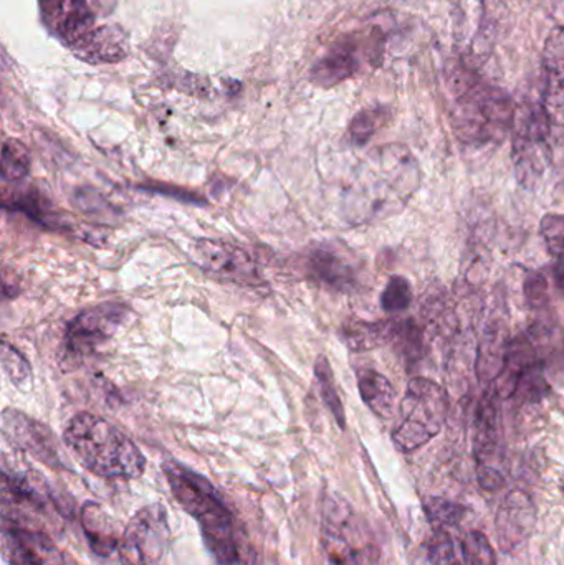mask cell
Segmentation results:
<instances>
[{
	"label": "cell",
	"instance_id": "6da1fadb",
	"mask_svg": "<svg viewBox=\"0 0 564 565\" xmlns=\"http://www.w3.org/2000/svg\"><path fill=\"white\" fill-rule=\"evenodd\" d=\"M66 447L83 468L105 480H136L146 470L138 445L98 415L82 412L66 425Z\"/></svg>",
	"mask_w": 564,
	"mask_h": 565
},
{
	"label": "cell",
	"instance_id": "7a4b0ae2",
	"mask_svg": "<svg viewBox=\"0 0 564 565\" xmlns=\"http://www.w3.org/2000/svg\"><path fill=\"white\" fill-rule=\"evenodd\" d=\"M162 468L179 507L201 524L202 540L214 559L222 565L237 563L234 518L214 484L174 460L166 461Z\"/></svg>",
	"mask_w": 564,
	"mask_h": 565
},
{
	"label": "cell",
	"instance_id": "3957f363",
	"mask_svg": "<svg viewBox=\"0 0 564 565\" xmlns=\"http://www.w3.org/2000/svg\"><path fill=\"white\" fill-rule=\"evenodd\" d=\"M46 29L88 63H116L128 55V40L118 26L96 25L86 0H39Z\"/></svg>",
	"mask_w": 564,
	"mask_h": 565
},
{
	"label": "cell",
	"instance_id": "277c9868",
	"mask_svg": "<svg viewBox=\"0 0 564 565\" xmlns=\"http://www.w3.org/2000/svg\"><path fill=\"white\" fill-rule=\"evenodd\" d=\"M515 106L497 86L479 79L457 93L453 111L454 131L467 145L502 141L513 126Z\"/></svg>",
	"mask_w": 564,
	"mask_h": 565
},
{
	"label": "cell",
	"instance_id": "5b68a950",
	"mask_svg": "<svg viewBox=\"0 0 564 565\" xmlns=\"http://www.w3.org/2000/svg\"><path fill=\"white\" fill-rule=\"evenodd\" d=\"M447 411V392L437 382L414 377L401 405L403 422L393 434L397 450L411 454L433 440L446 422Z\"/></svg>",
	"mask_w": 564,
	"mask_h": 565
},
{
	"label": "cell",
	"instance_id": "8992f818",
	"mask_svg": "<svg viewBox=\"0 0 564 565\" xmlns=\"http://www.w3.org/2000/svg\"><path fill=\"white\" fill-rule=\"evenodd\" d=\"M129 308L118 302H105L79 312L65 332L63 367H78L96 349L111 341L113 335L128 321Z\"/></svg>",
	"mask_w": 564,
	"mask_h": 565
},
{
	"label": "cell",
	"instance_id": "52a82bcc",
	"mask_svg": "<svg viewBox=\"0 0 564 565\" xmlns=\"http://www.w3.org/2000/svg\"><path fill=\"white\" fill-rule=\"evenodd\" d=\"M171 540L164 504H149L131 518L118 547L121 565H152L164 556Z\"/></svg>",
	"mask_w": 564,
	"mask_h": 565
},
{
	"label": "cell",
	"instance_id": "ba28073f",
	"mask_svg": "<svg viewBox=\"0 0 564 565\" xmlns=\"http://www.w3.org/2000/svg\"><path fill=\"white\" fill-rule=\"evenodd\" d=\"M384 36L380 30L353 33L334 43L323 58L318 60L311 76L321 86H333L360 72L361 66L377 62L383 53Z\"/></svg>",
	"mask_w": 564,
	"mask_h": 565
},
{
	"label": "cell",
	"instance_id": "9c48e42d",
	"mask_svg": "<svg viewBox=\"0 0 564 565\" xmlns=\"http://www.w3.org/2000/svg\"><path fill=\"white\" fill-rule=\"evenodd\" d=\"M2 557L10 565H75L40 527L2 524Z\"/></svg>",
	"mask_w": 564,
	"mask_h": 565
},
{
	"label": "cell",
	"instance_id": "30bf717a",
	"mask_svg": "<svg viewBox=\"0 0 564 565\" xmlns=\"http://www.w3.org/2000/svg\"><path fill=\"white\" fill-rule=\"evenodd\" d=\"M194 257L202 270L219 280L237 282V285H257V267L244 248L228 242L201 238L195 242Z\"/></svg>",
	"mask_w": 564,
	"mask_h": 565
},
{
	"label": "cell",
	"instance_id": "8fae6325",
	"mask_svg": "<svg viewBox=\"0 0 564 565\" xmlns=\"http://www.w3.org/2000/svg\"><path fill=\"white\" fill-rule=\"evenodd\" d=\"M2 434L19 450L25 451L52 470H63L58 445L45 425L33 420L23 412L6 408L2 414Z\"/></svg>",
	"mask_w": 564,
	"mask_h": 565
},
{
	"label": "cell",
	"instance_id": "7c38bea8",
	"mask_svg": "<svg viewBox=\"0 0 564 565\" xmlns=\"http://www.w3.org/2000/svg\"><path fill=\"white\" fill-rule=\"evenodd\" d=\"M536 524V507L525 491L507 494L496 518V536L503 553H513L532 536Z\"/></svg>",
	"mask_w": 564,
	"mask_h": 565
},
{
	"label": "cell",
	"instance_id": "4fadbf2b",
	"mask_svg": "<svg viewBox=\"0 0 564 565\" xmlns=\"http://www.w3.org/2000/svg\"><path fill=\"white\" fill-rule=\"evenodd\" d=\"M79 523L96 556L108 557L118 551L123 533L119 534L116 521L99 504L86 501L79 511Z\"/></svg>",
	"mask_w": 564,
	"mask_h": 565
},
{
	"label": "cell",
	"instance_id": "5bb4252c",
	"mask_svg": "<svg viewBox=\"0 0 564 565\" xmlns=\"http://www.w3.org/2000/svg\"><path fill=\"white\" fill-rule=\"evenodd\" d=\"M510 344L512 341L506 326L497 322L487 329L480 342L479 359H477V375L482 384H490L500 377L509 359Z\"/></svg>",
	"mask_w": 564,
	"mask_h": 565
},
{
	"label": "cell",
	"instance_id": "9a60e30c",
	"mask_svg": "<svg viewBox=\"0 0 564 565\" xmlns=\"http://www.w3.org/2000/svg\"><path fill=\"white\" fill-rule=\"evenodd\" d=\"M502 441L499 405L493 398H486L480 404L473 424V455L477 465H487L496 458Z\"/></svg>",
	"mask_w": 564,
	"mask_h": 565
},
{
	"label": "cell",
	"instance_id": "2e32d148",
	"mask_svg": "<svg viewBox=\"0 0 564 565\" xmlns=\"http://www.w3.org/2000/svg\"><path fill=\"white\" fill-rule=\"evenodd\" d=\"M358 387H360L361 398L373 414L381 418H390L393 415L396 391L386 375L374 369H361L358 372Z\"/></svg>",
	"mask_w": 564,
	"mask_h": 565
},
{
	"label": "cell",
	"instance_id": "e0dca14e",
	"mask_svg": "<svg viewBox=\"0 0 564 565\" xmlns=\"http://www.w3.org/2000/svg\"><path fill=\"white\" fill-rule=\"evenodd\" d=\"M396 321H361L353 319L341 326V339L351 351H371L381 348L393 339Z\"/></svg>",
	"mask_w": 564,
	"mask_h": 565
},
{
	"label": "cell",
	"instance_id": "ac0fdd59",
	"mask_svg": "<svg viewBox=\"0 0 564 565\" xmlns=\"http://www.w3.org/2000/svg\"><path fill=\"white\" fill-rule=\"evenodd\" d=\"M311 271L317 280L327 282L331 288L348 289L357 282V268L344 255L330 248H320L311 257Z\"/></svg>",
	"mask_w": 564,
	"mask_h": 565
},
{
	"label": "cell",
	"instance_id": "d6986e66",
	"mask_svg": "<svg viewBox=\"0 0 564 565\" xmlns=\"http://www.w3.org/2000/svg\"><path fill=\"white\" fill-rule=\"evenodd\" d=\"M3 207L10 209V211L23 212V214L29 215L30 218L45 225V227H58L62 224V218L56 215L52 202L46 201L40 192L33 191V189L23 192V194H12L10 201H3Z\"/></svg>",
	"mask_w": 564,
	"mask_h": 565
},
{
	"label": "cell",
	"instance_id": "ffe728a7",
	"mask_svg": "<svg viewBox=\"0 0 564 565\" xmlns=\"http://www.w3.org/2000/svg\"><path fill=\"white\" fill-rule=\"evenodd\" d=\"M545 72L549 92L553 96L564 92V26L553 30L546 40Z\"/></svg>",
	"mask_w": 564,
	"mask_h": 565
},
{
	"label": "cell",
	"instance_id": "44dd1931",
	"mask_svg": "<svg viewBox=\"0 0 564 565\" xmlns=\"http://www.w3.org/2000/svg\"><path fill=\"white\" fill-rule=\"evenodd\" d=\"M391 344L396 349L397 354L406 362H417L423 355L424 338L417 322L413 319L396 321L394 326L393 339Z\"/></svg>",
	"mask_w": 564,
	"mask_h": 565
},
{
	"label": "cell",
	"instance_id": "7402d4cb",
	"mask_svg": "<svg viewBox=\"0 0 564 565\" xmlns=\"http://www.w3.org/2000/svg\"><path fill=\"white\" fill-rule=\"evenodd\" d=\"M315 377H317L318 387H320L321 398L328 411L337 418L341 428L347 427V417H344L343 404H341L340 395H338L337 384H334L333 371H331L330 362L324 355H320L315 362Z\"/></svg>",
	"mask_w": 564,
	"mask_h": 565
},
{
	"label": "cell",
	"instance_id": "603a6c76",
	"mask_svg": "<svg viewBox=\"0 0 564 565\" xmlns=\"http://www.w3.org/2000/svg\"><path fill=\"white\" fill-rule=\"evenodd\" d=\"M32 158L25 145L17 139H6L2 146V164L0 172L2 178L9 182L22 181L30 172Z\"/></svg>",
	"mask_w": 564,
	"mask_h": 565
},
{
	"label": "cell",
	"instance_id": "cb8c5ba5",
	"mask_svg": "<svg viewBox=\"0 0 564 565\" xmlns=\"http://www.w3.org/2000/svg\"><path fill=\"white\" fill-rule=\"evenodd\" d=\"M427 520L433 524L434 530H446V527L457 526L466 518L467 510L462 504L454 503L444 498H430L426 507Z\"/></svg>",
	"mask_w": 564,
	"mask_h": 565
},
{
	"label": "cell",
	"instance_id": "d4e9b609",
	"mask_svg": "<svg viewBox=\"0 0 564 565\" xmlns=\"http://www.w3.org/2000/svg\"><path fill=\"white\" fill-rule=\"evenodd\" d=\"M462 557L466 565H497V556L492 543L480 531H470L464 537Z\"/></svg>",
	"mask_w": 564,
	"mask_h": 565
},
{
	"label": "cell",
	"instance_id": "484cf974",
	"mask_svg": "<svg viewBox=\"0 0 564 565\" xmlns=\"http://www.w3.org/2000/svg\"><path fill=\"white\" fill-rule=\"evenodd\" d=\"M427 554L433 565H466L457 557L456 544L446 530H434L427 543Z\"/></svg>",
	"mask_w": 564,
	"mask_h": 565
},
{
	"label": "cell",
	"instance_id": "4316f807",
	"mask_svg": "<svg viewBox=\"0 0 564 565\" xmlns=\"http://www.w3.org/2000/svg\"><path fill=\"white\" fill-rule=\"evenodd\" d=\"M413 301V289L409 281L404 277H393L387 281L383 295H381V306L387 312H401L409 308Z\"/></svg>",
	"mask_w": 564,
	"mask_h": 565
},
{
	"label": "cell",
	"instance_id": "83f0119b",
	"mask_svg": "<svg viewBox=\"0 0 564 565\" xmlns=\"http://www.w3.org/2000/svg\"><path fill=\"white\" fill-rule=\"evenodd\" d=\"M2 371L6 372L7 377L17 385L22 387L26 384L32 371H30L29 362L25 361L22 354L17 351L12 345L3 342L2 345Z\"/></svg>",
	"mask_w": 564,
	"mask_h": 565
},
{
	"label": "cell",
	"instance_id": "f1b7e54d",
	"mask_svg": "<svg viewBox=\"0 0 564 565\" xmlns=\"http://www.w3.org/2000/svg\"><path fill=\"white\" fill-rule=\"evenodd\" d=\"M523 291L532 311L543 312L550 308L549 281L539 271H529L523 282Z\"/></svg>",
	"mask_w": 564,
	"mask_h": 565
},
{
	"label": "cell",
	"instance_id": "f546056e",
	"mask_svg": "<svg viewBox=\"0 0 564 565\" xmlns=\"http://www.w3.org/2000/svg\"><path fill=\"white\" fill-rule=\"evenodd\" d=\"M380 109H363V111L358 113L350 126L351 141L357 146L366 145L380 128Z\"/></svg>",
	"mask_w": 564,
	"mask_h": 565
},
{
	"label": "cell",
	"instance_id": "4dcf8cb0",
	"mask_svg": "<svg viewBox=\"0 0 564 565\" xmlns=\"http://www.w3.org/2000/svg\"><path fill=\"white\" fill-rule=\"evenodd\" d=\"M543 242L553 257L560 258L564 254V215L549 214L542 218L540 225Z\"/></svg>",
	"mask_w": 564,
	"mask_h": 565
},
{
	"label": "cell",
	"instance_id": "1f68e13d",
	"mask_svg": "<svg viewBox=\"0 0 564 565\" xmlns=\"http://www.w3.org/2000/svg\"><path fill=\"white\" fill-rule=\"evenodd\" d=\"M477 481L487 491H499L506 488V478L492 465H477Z\"/></svg>",
	"mask_w": 564,
	"mask_h": 565
},
{
	"label": "cell",
	"instance_id": "d6a6232c",
	"mask_svg": "<svg viewBox=\"0 0 564 565\" xmlns=\"http://www.w3.org/2000/svg\"><path fill=\"white\" fill-rule=\"evenodd\" d=\"M377 557H380V553H377L376 547L366 544V546L348 554L334 565H376Z\"/></svg>",
	"mask_w": 564,
	"mask_h": 565
},
{
	"label": "cell",
	"instance_id": "836d02e7",
	"mask_svg": "<svg viewBox=\"0 0 564 565\" xmlns=\"http://www.w3.org/2000/svg\"><path fill=\"white\" fill-rule=\"evenodd\" d=\"M555 280L558 282L560 288H562L564 291V254L558 258V264H556Z\"/></svg>",
	"mask_w": 564,
	"mask_h": 565
}]
</instances>
